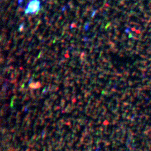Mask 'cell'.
<instances>
[{"label": "cell", "instance_id": "cell-1", "mask_svg": "<svg viewBox=\"0 0 151 151\" xmlns=\"http://www.w3.org/2000/svg\"><path fill=\"white\" fill-rule=\"evenodd\" d=\"M42 9L40 0H30L24 10L25 15H31L38 14Z\"/></svg>", "mask_w": 151, "mask_h": 151}]
</instances>
